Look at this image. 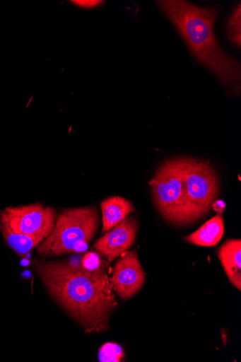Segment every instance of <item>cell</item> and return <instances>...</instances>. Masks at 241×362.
<instances>
[{
    "instance_id": "obj_9",
    "label": "cell",
    "mask_w": 241,
    "mask_h": 362,
    "mask_svg": "<svg viewBox=\"0 0 241 362\" xmlns=\"http://www.w3.org/2000/svg\"><path fill=\"white\" fill-rule=\"evenodd\" d=\"M218 257L232 284L241 290V241L229 240L218 250Z\"/></svg>"
},
{
    "instance_id": "obj_6",
    "label": "cell",
    "mask_w": 241,
    "mask_h": 362,
    "mask_svg": "<svg viewBox=\"0 0 241 362\" xmlns=\"http://www.w3.org/2000/svg\"><path fill=\"white\" fill-rule=\"evenodd\" d=\"M56 211L36 204L6 208L0 214V222L5 223L13 232L46 240L56 222Z\"/></svg>"
},
{
    "instance_id": "obj_1",
    "label": "cell",
    "mask_w": 241,
    "mask_h": 362,
    "mask_svg": "<svg viewBox=\"0 0 241 362\" xmlns=\"http://www.w3.org/2000/svg\"><path fill=\"white\" fill-rule=\"evenodd\" d=\"M34 268L54 298L86 333L107 330L110 315L117 306L108 262L89 270L71 260L37 259Z\"/></svg>"
},
{
    "instance_id": "obj_15",
    "label": "cell",
    "mask_w": 241,
    "mask_h": 362,
    "mask_svg": "<svg viewBox=\"0 0 241 362\" xmlns=\"http://www.w3.org/2000/svg\"><path fill=\"white\" fill-rule=\"evenodd\" d=\"M102 262L96 252H89L83 258L81 265L87 269L93 270L99 267Z\"/></svg>"
},
{
    "instance_id": "obj_10",
    "label": "cell",
    "mask_w": 241,
    "mask_h": 362,
    "mask_svg": "<svg viewBox=\"0 0 241 362\" xmlns=\"http://www.w3.org/2000/svg\"><path fill=\"white\" fill-rule=\"evenodd\" d=\"M102 212V234L110 230L123 221L128 215L135 212L133 204L119 196H113L103 201L100 204Z\"/></svg>"
},
{
    "instance_id": "obj_12",
    "label": "cell",
    "mask_w": 241,
    "mask_h": 362,
    "mask_svg": "<svg viewBox=\"0 0 241 362\" xmlns=\"http://www.w3.org/2000/svg\"><path fill=\"white\" fill-rule=\"evenodd\" d=\"M0 231L7 245L20 257H27L44 241L40 238L14 233L7 224L3 222H0Z\"/></svg>"
},
{
    "instance_id": "obj_4",
    "label": "cell",
    "mask_w": 241,
    "mask_h": 362,
    "mask_svg": "<svg viewBox=\"0 0 241 362\" xmlns=\"http://www.w3.org/2000/svg\"><path fill=\"white\" fill-rule=\"evenodd\" d=\"M158 210L167 221L187 224L182 157L165 161L150 182Z\"/></svg>"
},
{
    "instance_id": "obj_11",
    "label": "cell",
    "mask_w": 241,
    "mask_h": 362,
    "mask_svg": "<svg viewBox=\"0 0 241 362\" xmlns=\"http://www.w3.org/2000/svg\"><path fill=\"white\" fill-rule=\"evenodd\" d=\"M224 235V221L222 216L218 214L206 221L197 231L184 238L189 243L202 246L213 247L216 245Z\"/></svg>"
},
{
    "instance_id": "obj_14",
    "label": "cell",
    "mask_w": 241,
    "mask_h": 362,
    "mask_svg": "<svg viewBox=\"0 0 241 362\" xmlns=\"http://www.w3.org/2000/svg\"><path fill=\"white\" fill-rule=\"evenodd\" d=\"M122 348L119 345L108 343L102 346L99 351L100 361H121L124 357Z\"/></svg>"
},
{
    "instance_id": "obj_16",
    "label": "cell",
    "mask_w": 241,
    "mask_h": 362,
    "mask_svg": "<svg viewBox=\"0 0 241 362\" xmlns=\"http://www.w3.org/2000/svg\"><path fill=\"white\" fill-rule=\"evenodd\" d=\"M76 5L85 8H91L98 6L102 2L100 1H76Z\"/></svg>"
},
{
    "instance_id": "obj_3",
    "label": "cell",
    "mask_w": 241,
    "mask_h": 362,
    "mask_svg": "<svg viewBox=\"0 0 241 362\" xmlns=\"http://www.w3.org/2000/svg\"><path fill=\"white\" fill-rule=\"evenodd\" d=\"M99 214L93 206L66 209L55 222L51 235L38 247L42 257L71 254L94 238Z\"/></svg>"
},
{
    "instance_id": "obj_2",
    "label": "cell",
    "mask_w": 241,
    "mask_h": 362,
    "mask_svg": "<svg viewBox=\"0 0 241 362\" xmlns=\"http://www.w3.org/2000/svg\"><path fill=\"white\" fill-rule=\"evenodd\" d=\"M157 5L177 27L195 59L212 71L231 92L237 93L240 89V62L221 48L216 36L219 10L198 7L182 0H163Z\"/></svg>"
},
{
    "instance_id": "obj_8",
    "label": "cell",
    "mask_w": 241,
    "mask_h": 362,
    "mask_svg": "<svg viewBox=\"0 0 241 362\" xmlns=\"http://www.w3.org/2000/svg\"><path fill=\"white\" fill-rule=\"evenodd\" d=\"M139 220L134 216L125 218L95 242V252L109 262H113L133 245L139 231Z\"/></svg>"
},
{
    "instance_id": "obj_13",
    "label": "cell",
    "mask_w": 241,
    "mask_h": 362,
    "mask_svg": "<svg viewBox=\"0 0 241 362\" xmlns=\"http://www.w3.org/2000/svg\"><path fill=\"white\" fill-rule=\"evenodd\" d=\"M241 6L239 4L231 14L228 25V34L230 40L239 48L241 45Z\"/></svg>"
},
{
    "instance_id": "obj_7",
    "label": "cell",
    "mask_w": 241,
    "mask_h": 362,
    "mask_svg": "<svg viewBox=\"0 0 241 362\" xmlns=\"http://www.w3.org/2000/svg\"><path fill=\"white\" fill-rule=\"evenodd\" d=\"M114 266L111 279L113 289L123 300L139 292L146 282V273L135 250L126 252Z\"/></svg>"
},
{
    "instance_id": "obj_17",
    "label": "cell",
    "mask_w": 241,
    "mask_h": 362,
    "mask_svg": "<svg viewBox=\"0 0 241 362\" xmlns=\"http://www.w3.org/2000/svg\"><path fill=\"white\" fill-rule=\"evenodd\" d=\"M212 207L215 209L216 212H218L220 214L224 211L225 209V204H224V202L221 201H217L213 203Z\"/></svg>"
},
{
    "instance_id": "obj_5",
    "label": "cell",
    "mask_w": 241,
    "mask_h": 362,
    "mask_svg": "<svg viewBox=\"0 0 241 362\" xmlns=\"http://www.w3.org/2000/svg\"><path fill=\"white\" fill-rule=\"evenodd\" d=\"M187 223L194 222L212 209L219 192L216 173L208 161L182 157Z\"/></svg>"
}]
</instances>
